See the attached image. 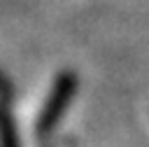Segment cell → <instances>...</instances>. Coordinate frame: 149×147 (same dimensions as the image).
I'll list each match as a JSON object with an SVG mask.
<instances>
[{
  "mask_svg": "<svg viewBox=\"0 0 149 147\" xmlns=\"http://www.w3.org/2000/svg\"><path fill=\"white\" fill-rule=\"evenodd\" d=\"M0 82H2V77H0Z\"/></svg>",
  "mask_w": 149,
  "mask_h": 147,
  "instance_id": "6da1fadb",
  "label": "cell"
}]
</instances>
